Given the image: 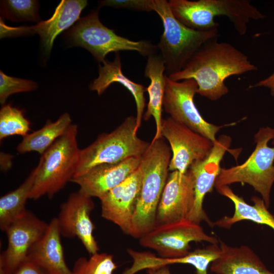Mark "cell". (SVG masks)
I'll list each match as a JSON object with an SVG mask.
<instances>
[{
	"mask_svg": "<svg viewBox=\"0 0 274 274\" xmlns=\"http://www.w3.org/2000/svg\"><path fill=\"white\" fill-rule=\"evenodd\" d=\"M232 139L229 135L222 134L217 139L208 155L204 159L194 162L189 168L194 181V202L188 219L200 224L202 221L213 226L203 208L205 196L211 192L214 187L221 167V162L226 151L229 150Z\"/></svg>",
	"mask_w": 274,
	"mask_h": 274,
	"instance_id": "obj_14",
	"label": "cell"
},
{
	"mask_svg": "<svg viewBox=\"0 0 274 274\" xmlns=\"http://www.w3.org/2000/svg\"><path fill=\"white\" fill-rule=\"evenodd\" d=\"M219 244H210L204 248L196 249L187 255L180 258H166L164 262L167 265L172 264H187L192 265L196 269V274H208L209 265L217 259L221 254Z\"/></svg>",
	"mask_w": 274,
	"mask_h": 274,
	"instance_id": "obj_27",
	"label": "cell"
},
{
	"mask_svg": "<svg viewBox=\"0 0 274 274\" xmlns=\"http://www.w3.org/2000/svg\"><path fill=\"white\" fill-rule=\"evenodd\" d=\"M274 138V128L261 127L254 135L256 146L243 163L221 168L215 188L240 183L248 184L259 193L266 206L270 204V191L274 183V146L268 143Z\"/></svg>",
	"mask_w": 274,
	"mask_h": 274,
	"instance_id": "obj_6",
	"label": "cell"
},
{
	"mask_svg": "<svg viewBox=\"0 0 274 274\" xmlns=\"http://www.w3.org/2000/svg\"><path fill=\"white\" fill-rule=\"evenodd\" d=\"M12 156L10 154L1 153V169L3 172L10 169L12 166Z\"/></svg>",
	"mask_w": 274,
	"mask_h": 274,
	"instance_id": "obj_34",
	"label": "cell"
},
{
	"mask_svg": "<svg viewBox=\"0 0 274 274\" xmlns=\"http://www.w3.org/2000/svg\"><path fill=\"white\" fill-rule=\"evenodd\" d=\"M172 157L163 137L150 142L142 156L141 189L128 235L141 238L155 226L157 208L165 185Z\"/></svg>",
	"mask_w": 274,
	"mask_h": 274,
	"instance_id": "obj_2",
	"label": "cell"
},
{
	"mask_svg": "<svg viewBox=\"0 0 274 274\" xmlns=\"http://www.w3.org/2000/svg\"><path fill=\"white\" fill-rule=\"evenodd\" d=\"M67 35L73 46L86 49L102 63L112 52L134 51L148 57L157 50L156 46L147 41H133L117 35L100 21L98 10L80 18Z\"/></svg>",
	"mask_w": 274,
	"mask_h": 274,
	"instance_id": "obj_8",
	"label": "cell"
},
{
	"mask_svg": "<svg viewBox=\"0 0 274 274\" xmlns=\"http://www.w3.org/2000/svg\"><path fill=\"white\" fill-rule=\"evenodd\" d=\"M11 274H51L35 262L26 259Z\"/></svg>",
	"mask_w": 274,
	"mask_h": 274,
	"instance_id": "obj_32",
	"label": "cell"
},
{
	"mask_svg": "<svg viewBox=\"0 0 274 274\" xmlns=\"http://www.w3.org/2000/svg\"><path fill=\"white\" fill-rule=\"evenodd\" d=\"M92 198L80 190L71 193L60 205L56 217L61 235L69 238L78 237L90 255L99 251L93 236L95 226L90 218L94 208Z\"/></svg>",
	"mask_w": 274,
	"mask_h": 274,
	"instance_id": "obj_12",
	"label": "cell"
},
{
	"mask_svg": "<svg viewBox=\"0 0 274 274\" xmlns=\"http://www.w3.org/2000/svg\"><path fill=\"white\" fill-rule=\"evenodd\" d=\"M165 71L164 62L160 54L156 52L148 56L144 74L150 80L149 85L146 88V91L149 94V102L143 118L146 121L151 117L154 119L156 131L153 140L162 137V113L166 76Z\"/></svg>",
	"mask_w": 274,
	"mask_h": 274,
	"instance_id": "obj_23",
	"label": "cell"
},
{
	"mask_svg": "<svg viewBox=\"0 0 274 274\" xmlns=\"http://www.w3.org/2000/svg\"><path fill=\"white\" fill-rule=\"evenodd\" d=\"M214 38L205 43L179 72L167 76L175 81L193 79L197 93L215 101L228 93L225 81L230 76L256 71L248 56L231 44Z\"/></svg>",
	"mask_w": 274,
	"mask_h": 274,
	"instance_id": "obj_1",
	"label": "cell"
},
{
	"mask_svg": "<svg viewBox=\"0 0 274 274\" xmlns=\"http://www.w3.org/2000/svg\"><path fill=\"white\" fill-rule=\"evenodd\" d=\"M148 274H172L168 265L158 266L147 269Z\"/></svg>",
	"mask_w": 274,
	"mask_h": 274,
	"instance_id": "obj_35",
	"label": "cell"
},
{
	"mask_svg": "<svg viewBox=\"0 0 274 274\" xmlns=\"http://www.w3.org/2000/svg\"><path fill=\"white\" fill-rule=\"evenodd\" d=\"M141 181L142 172L139 167L123 182L99 198L101 216L128 235L136 208Z\"/></svg>",
	"mask_w": 274,
	"mask_h": 274,
	"instance_id": "obj_17",
	"label": "cell"
},
{
	"mask_svg": "<svg viewBox=\"0 0 274 274\" xmlns=\"http://www.w3.org/2000/svg\"><path fill=\"white\" fill-rule=\"evenodd\" d=\"M262 87L268 88L271 95L274 97V73L256 83L250 85L249 88Z\"/></svg>",
	"mask_w": 274,
	"mask_h": 274,
	"instance_id": "obj_33",
	"label": "cell"
},
{
	"mask_svg": "<svg viewBox=\"0 0 274 274\" xmlns=\"http://www.w3.org/2000/svg\"><path fill=\"white\" fill-rule=\"evenodd\" d=\"M175 17L187 27L207 31L218 28L217 16L226 17L236 32L245 35L252 20L264 19L265 15L250 0H170L168 1Z\"/></svg>",
	"mask_w": 274,
	"mask_h": 274,
	"instance_id": "obj_3",
	"label": "cell"
},
{
	"mask_svg": "<svg viewBox=\"0 0 274 274\" xmlns=\"http://www.w3.org/2000/svg\"><path fill=\"white\" fill-rule=\"evenodd\" d=\"M35 177L34 168L18 187L1 197L0 229L2 231L26 211L25 204L29 199Z\"/></svg>",
	"mask_w": 274,
	"mask_h": 274,
	"instance_id": "obj_25",
	"label": "cell"
},
{
	"mask_svg": "<svg viewBox=\"0 0 274 274\" xmlns=\"http://www.w3.org/2000/svg\"><path fill=\"white\" fill-rule=\"evenodd\" d=\"M197 89V84L193 79L175 81L166 76L163 109L169 117L214 143L217 133L226 125L210 123L202 117L194 101Z\"/></svg>",
	"mask_w": 274,
	"mask_h": 274,
	"instance_id": "obj_10",
	"label": "cell"
},
{
	"mask_svg": "<svg viewBox=\"0 0 274 274\" xmlns=\"http://www.w3.org/2000/svg\"><path fill=\"white\" fill-rule=\"evenodd\" d=\"M87 4L86 0H62L50 18L30 26H9L1 19V38L37 33L43 48L49 54L56 37L79 20Z\"/></svg>",
	"mask_w": 274,
	"mask_h": 274,
	"instance_id": "obj_15",
	"label": "cell"
},
{
	"mask_svg": "<svg viewBox=\"0 0 274 274\" xmlns=\"http://www.w3.org/2000/svg\"><path fill=\"white\" fill-rule=\"evenodd\" d=\"M220 256L210 266L216 274H274L249 247L230 246L219 239Z\"/></svg>",
	"mask_w": 274,
	"mask_h": 274,
	"instance_id": "obj_20",
	"label": "cell"
},
{
	"mask_svg": "<svg viewBox=\"0 0 274 274\" xmlns=\"http://www.w3.org/2000/svg\"><path fill=\"white\" fill-rule=\"evenodd\" d=\"M271 144L274 146V138L272 140Z\"/></svg>",
	"mask_w": 274,
	"mask_h": 274,
	"instance_id": "obj_36",
	"label": "cell"
},
{
	"mask_svg": "<svg viewBox=\"0 0 274 274\" xmlns=\"http://www.w3.org/2000/svg\"><path fill=\"white\" fill-rule=\"evenodd\" d=\"M48 224L28 210L4 231L7 249L0 255V274H11L27 258L33 245L43 236Z\"/></svg>",
	"mask_w": 274,
	"mask_h": 274,
	"instance_id": "obj_13",
	"label": "cell"
},
{
	"mask_svg": "<svg viewBox=\"0 0 274 274\" xmlns=\"http://www.w3.org/2000/svg\"><path fill=\"white\" fill-rule=\"evenodd\" d=\"M125 8L135 11H153L154 0H104L99 2V7Z\"/></svg>",
	"mask_w": 274,
	"mask_h": 274,
	"instance_id": "obj_31",
	"label": "cell"
},
{
	"mask_svg": "<svg viewBox=\"0 0 274 274\" xmlns=\"http://www.w3.org/2000/svg\"><path fill=\"white\" fill-rule=\"evenodd\" d=\"M56 217L53 218L43 236L33 245L27 259L51 274H72L64 258Z\"/></svg>",
	"mask_w": 274,
	"mask_h": 274,
	"instance_id": "obj_19",
	"label": "cell"
},
{
	"mask_svg": "<svg viewBox=\"0 0 274 274\" xmlns=\"http://www.w3.org/2000/svg\"><path fill=\"white\" fill-rule=\"evenodd\" d=\"M103 65L99 66L98 77L90 84L91 90L96 91L100 95L109 86L118 83L125 87L133 96L136 109L135 131L141 127L145 107L144 92L146 88L127 78L122 73L121 58L119 52L116 53L113 61L105 60Z\"/></svg>",
	"mask_w": 274,
	"mask_h": 274,
	"instance_id": "obj_21",
	"label": "cell"
},
{
	"mask_svg": "<svg viewBox=\"0 0 274 274\" xmlns=\"http://www.w3.org/2000/svg\"><path fill=\"white\" fill-rule=\"evenodd\" d=\"M142 156L132 157L114 163L96 165L72 181L79 190L91 197L99 198L134 173L139 167Z\"/></svg>",
	"mask_w": 274,
	"mask_h": 274,
	"instance_id": "obj_18",
	"label": "cell"
},
{
	"mask_svg": "<svg viewBox=\"0 0 274 274\" xmlns=\"http://www.w3.org/2000/svg\"><path fill=\"white\" fill-rule=\"evenodd\" d=\"M67 113L61 115L55 122L48 121L41 128L23 137L17 147L18 152L24 154L37 152L42 155L59 138L64 135L72 125Z\"/></svg>",
	"mask_w": 274,
	"mask_h": 274,
	"instance_id": "obj_24",
	"label": "cell"
},
{
	"mask_svg": "<svg viewBox=\"0 0 274 274\" xmlns=\"http://www.w3.org/2000/svg\"><path fill=\"white\" fill-rule=\"evenodd\" d=\"M161 134L169 143V170L185 173L195 162L206 158L213 146L210 139L170 117L163 119Z\"/></svg>",
	"mask_w": 274,
	"mask_h": 274,
	"instance_id": "obj_11",
	"label": "cell"
},
{
	"mask_svg": "<svg viewBox=\"0 0 274 274\" xmlns=\"http://www.w3.org/2000/svg\"><path fill=\"white\" fill-rule=\"evenodd\" d=\"M194 197V177L190 169L183 174L177 170L170 173L157 208L155 226L188 219Z\"/></svg>",
	"mask_w": 274,
	"mask_h": 274,
	"instance_id": "obj_16",
	"label": "cell"
},
{
	"mask_svg": "<svg viewBox=\"0 0 274 274\" xmlns=\"http://www.w3.org/2000/svg\"><path fill=\"white\" fill-rule=\"evenodd\" d=\"M30 122L23 112L11 105H3L0 110V140L19 135L23 137L30 130Z\"/></svg>",
	"mask_w": 274,
	"mask_h": 274,
	"instance_id": "obj_26",
	"label": "cell"
},
{
	"mask_svg": "<svg viewBox=\"0 0 274 274\" xmlns=\"http://www.w3.org/2000/svg\"><path fill=\"white\" fill-rule=\"evenodd\" d=\"M135 126V117L128 116L112 131L101 133L89 146L80 149L74 177L99 164L117 163L130 157L142 156L150 143L138 136Z\"/></svg>",
	"mask_w": 274,
	"mask_h": 274,
	"instance_id": "obj_7",
	"label": "cell"
},
{
	"mask_svg": "<svg viewBox=\"0 0 274 274\" xmlns=\"http://www.w3.org/2000/svg\"><path fill=\"white\" fill-rule=\"evenodd\" d=\"M37 87V84L31 80L10 77L0 72V103L2 105L10 95L31 91Z\"/></svg>",
	"mask_w": 274,
	"mask_h": 274,
	"instance_id": "obj_30",
	"label": "cell"
},
{
	"mask_svg": "<svg viewBox=\"0 0 274 274\" xmlns=\"http://www.w3.org/2000/svg\"><path fill=\"white\" fill-rule=\"evenodd\" d=\"M118 266L113 255L107 253H96L89 258H78L74 262L72 274H113Z\"/></svg>",
	"mask_w": 274,
	"mask_h": 274,
	"instance_id": "obj_29",
	"label": "cell"
},
{
	"mask_svg": "<svg viewBox=\"0 0 274 274\" xmlns=\"http://www.w3.org/2000/svg\"><path fill=\"white\" fill-rule=\"evenodd\" d=\"M153 11L159 16L163 26L156 47L167 76L181 71L205 43L220 36L218 28L200 31L187 27L175 17L166 0H154Z\"/></svg>",
	"mask_w": 274,
	"mask_h": 274,
	"instance_id": "obj_4",
	"label": "cell"
},
{
	"mask_svg": "<svg viewBox=\"0 0 274 274\" xmlns=\"http://www.w3.org/2000/svg\"><path fill=\"white\" fill-rule=\"evenodd\" d=\"M39 2L34 0H5L1 1L2 17L13 22L41 20Z\"/></svg>",
	"mask_w": 274,
	"mask_h": 274,
	"instance_id": "obj_28",
	"label": "cell"
},
{
	"mask_svg": "<svg viewBox=\"0 0 274 274\" xmlns=\"http://www.w3.org/2000/svg\"><path fill=\"white\" fill-rule=\"evenodd\" d=\"M78 126L72 124L40 158L35 168V177L29 199L44 195L49 198L72 181L78 165L80 149L77 143Z\"/></svg>",
	"mask_w": 274,
	"mask_h": 274,
	"instance_id": "obj_5",
	"label": "cell"
},
{
	"mask_svg": "<svg viewBox=\"0 0 274 274\" xmlns=\"http://www.w3.org/2000/svg\"><path fill=\"white\" fill-rule=\"evenodd\" d=\"M216 188L220 194L232 202L234 211L231 216H225L214 222V225L229 229L238 222L249 220L257 224L267 225L274 231V215L269 212L262 198L253 196L251 200L253 204L250 205L243 197L235 193L229 186H222Z\"/></svg>",
	"mask_w": 274,
	"mask_h": 274,
	"instance_id": "obj_22",
	"label": "cell"
},
{
	"mask_svg": "<svg viewBox=\"0 0 274 274\" xmlns=\"http://www.w3.org/2000/svg\"><path fill=\"white\" fill-rule=\"evenodd\" d=\"M192 242L219 244V239L207 234L200 224L188 219L156 226L140 238L141 246L154 250L164 258L186 256L190 252Z\"/></svg>",
	"mask_w": 274,
	"mask_h": 274,
	"instance_id": "obj_9",
	"label": "cell"
}]
</instances>
